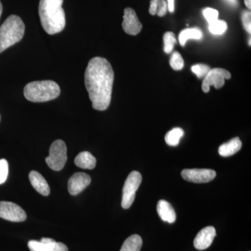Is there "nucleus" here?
<instances>
[{"mask_svg": "<svg viewBox=\"0 0 251 251\" xmlns=\"http://www.w3.org/2000/svg\"><path fill=\"white\" fill-rule=\"evenodd\" d=\"M114 72L111 64L103 57L90 59L85 73V84L92 107L103 111L111 102Z\"/></svg>", "mask_w": 251, "mask_h": 251, "instance_id": "f257e3e1", "label": "nucleus"}, {"mask_svg": "<svg viewBox=\"0 0 251 251\" xmlns=\"http://www.w3.org/2000/svg\"><path fill=\"white\" fill-rule=\"evenodd\" d=\"M64 0H40L39 14L41 25L49 34L60 32L66 25L65 14L62 8Z\"/></svg>", "mask_w": 251, "mask_h": 251, "instance_id": "f03ea898", "label": "nucleus"}, {"mask_svg": "<svg viewBox=\"0 0 251 251\" xmlns=\"http://www.w3.org/2000/svg\"><path fill=\"white\" fill-rule=\"evenodd\" d=\"M60 94L58 84L52 80L34 81L24 88V95L27 100L35 103L49 101L57 98Z\"/></svg>", "mask_w": 251, "mask_h": 251, "instance_id": "7ed1b4c3", "label": "nucleus"}, {"mask_svg": "<svg viewBox=\"0 0 251 251\" xmlns=\"http://www.w3.org/2000/svg\"><path fill=\"white\" fill-rule=\"evenodd\" d=\"M25 24L19 16L11 15L0 27V53L23 39Z\"/></svg>", "mask_w": 251, "mask_h": 251, "instance_id": "20e7f679", "label": "nucleus"}, {"mask_svg": "<svg viewBox=\"0 0 251 251\" xmlns=\"http://www.w3.org/2000/svg\"><path fill=\"white\" fill-rule=\"evenodd\" d=\"M67 161V149L65 143L62 140H57L50 148L49 156L46 162L50 168L54 171L63 169Z\"/></svg>", "mask_w": 251, "mask_h": 251, "instance_id": "39448f33", "label": "nucleus"}, {"mask_svg": "<svg viewBox=\"0 0 251 251\" xmlns=\"http://www.w3.org/2000/svg\"><path fill=\"white\" fill-rule=\"evenodd\" d=\"M142 175L139 172L133 171L126 180L122 191V206L124 209H128L133 204L135 198V193L141 184Z\"/></svg>", "mask_w": 251, "mask_h": 251, "instance_id": "423d86ee", "label": "nucleus"}, {"mask_svg": "<svg viewBox=\"0 0 251 251\" xmlns=\"http://www.w3.org/2000/svg\"><path fill=\"white\" fill-rule=\"evenodd\" d=\"M231 74L228 71L224 69H216L210 70L203 80L202 89L205 93L209 92L211 86H214L216 89H220L224 85L225 80L230 78Z\"/></svg>", "mask_w": 251, "mask_h": 251, "instance_id": "0eeeda50", "label": "nucleus"}, {"mask_svg": "<svg viewBox=\"0 0 251 251\" xmlns=\"http://www.w3.org/2000/svg\"><path fill=\"white\" fill-rule=\"evenodd\" d=\"M0 218L12 222H23L27 219V214L14 202L0 201Z\"/></svg>", "mask_w": 251, "mask_h": 251, "instance_id": "6e6552de", "label": "nucleus"}, {"mask_svg": "<svg viewBox=\"0 0 251 251\" xmlns=\"http://www.w3.org/2000/svg\"><path fill=\"white\" fill-rule=\"evenodd\" d=\"M216 176V172L210 169H185L181 172L183 179L197 184L209 182Z\"/></svg>", "mask_w": 251, "mask_h": 251, "instance_id": "1a4fd4ad", "label": "nucleus"}, {"mask_svg": "<svg viewBox=\"0 0 251 251\" xmlns=\"http://www.w3.org/2000/svg\"><path fill=\"white\" fill-rule=\"evenodd\" d=\"M28 247L31 251H68L65 244L57 242L50 238H42L40 242L31 240L28 242Z\"/></svg>", "mask_w": 251, "mask_h": 251, "instance_id": "9d476101", "label": "nucleus"}, {"mask_svg": "<svg viewBox=\"0 0 251 251\" xmlns=\"http://www.w3.org/2000/svg\"><path fill=\"white\" fill-rule=\"evenodd\" d=\"M123 18L122 27L126 34L133 36L139 34L143 28V25L138 19L134 10L131 8L125 9Z\"/></svg>", "mask_w": 251, "mask_h": 251, "instance_id": "9b49d317", "label": "nucleus"}, {"mask_svg": "<svg viewBox=\"0 0 251 251\" xmlns=\"http://www.w3.org/2000/svg\"><path fill=\"white\" fill-rule=\"evenodd\" d=\"M90 175L84 173H76L72 175L68 182V190L72 196H76L90 184Z\"/></svg>", "mask_w": 251, "mask_h": 251, "instance_id": "f8f14e48", "label": "nucleus"}, {"mask_svg": "<svg viewBox=\"0 0 251 251\" xmlns=\"http://www.w3.org/2000/svg\"><path fill=\"white\" fill-rule=\"evenodd\" d=\"M216 235V229L212 226H208L201 229L194 239V247L200 251L208 249Z\"/></svg>", "mask_w": 251, "mask_h": 251, "instance_id": "ddd939ff", "label": "nucleus"}, {"mask_svg": "<svg viewBox=\"0 0 251 251\" xmlns=\"http://www.w3.org/2000/svg\"><path fill=\"white\" fill-rule=\"evenodd\" d=\"M29 178L31 185L37 192L44 196H49L50 189L47 181L40 173L36 171H31L29 173Z\"/></svg>", "mask_w": 251, "mask_h": 251, "instance_id": "4468645a", "label": "nucleus"}, {"mask_svg": "<svg viewBox=\"0 0 251 251\" xmlns=\"http://www.w3.org/2000/svg\"><path fill=\"white\" fill-rule=\"evenodd\" d=\"M157 211L160 218L165 222L173 224L176 221V216L174 208L166 201H158L157 204Z\"/></svg>", "mask_w": 251, "mask_h": 251, "instance_id": "2eb2a0df", "label": "nucleus"}, {"mask_svg": "<svg viewBox=\"0 0 251 251\" xmlns=\"http://www.w3.org/2000/svg\"><path fill=\"white\" fill-rule=\"evenodd\" d=\"M242 147V143L239 138H234L227 143L219 147V153L221 156L228 157L237 153Z\"/></svg>", "mask_w": 251, "mask_h": 251, "instance_id": "dca6fc26", "label": "nucleus"}, {"mask_svg": "<svg viewBox=\"0 0 251 251\" xmlns=\"http://www.w3.org/2000/svg\"><path fill=\"white\" fill-rule=\"evenodd\" d=\"M75 164L82 169L92 170L95 168L97 159L90 152L82 151L75 158Z\"/></svg>", "mask_w": 251, "mask_h": 251, "instance_id": "f3484780", "label": "nucleus"}, {"mask_svg": "<svg viewBox=\"0 0 251 251\" xmlns=\"http://www.w3.org/2000/svg\"><path fill=\"white\" fill-rule=\"evenodd\" d=\"M203 36L202 31L198 28H191L186 29L180 32L179 40L181 46H184L186 41L189 39H196L200 40Z\"/></svg>", "mask_w": 251, "mask_h": 251, "instance_id": "a211bd4d", "label": "nucleus"}, {"mask_svg": "<svg viewBox=\"0 0 251 251\" xmlns=\"http://www.w3.org/2000/svg\"><path fill=\"white\" fill-rule=\"evenodd\" d=\"M143 246V239L138 234H133L126 239L120 251H140Z\"/></svg>", "mask_w": 251, "mask_h": 251, "instance_id": "6ab92c4d", "label": "nucleus"}, {"mask_svg": "<svg viewBox=\"0 0 251 251\" xmlns=\"http://www.w3.org/2000/svg\"><path fill=\"white\" fill-rule=\"evenodd\" d=\"M168 4L165 0H151L150 1V14L162 17L166 14Z\"/></svg>", "mask_w": 251, "mask_h": 251, "instance_id": "aec40b11", "label": "nucleus"}, {"mask_svg": "<svg viewBox=\"0 0 251 251\" xmlns=\"http://www.w3.org/2000/svg\"><path fill=\"white\" fill-rule=\"evenodd\" d=\"M184 132L181 128H175L170 130L165 136L166 143L170 146H177L180 139L182 138Z\"/></svg>", "mask_w": 251, "mask_h": 251, "instance_id": "412c9836", "label": "nucleus"}, {"mask_svg": "<svg viewBox=\"0 0 251 251\" xmlns=\"http://www.w3.org/2000/svg\"><path fill=\"white\" fill-rule=\"evenodd\" d=\"M227 29V23L224 21L217 19L214 22L209 23V30L211 34L215 35H221Z\"/></svg>", "mask_w": 251, "mask_h": 251, "instance_id": "4be33fe9", "label": "nucleus"}, {"mask_svg": "<svg viewBox=\"0 0 251 251\" xmlns=\"http://www.w3.org/2000/svg\"><path fill=\"white\" fill-rule=\"evenodd\" d=\"M164 41V51L166 53H171L174 49L175 44L176 43L174 33L168 31L163 36Z\"/></svg>", "mask_w": 251, "mask_h": 251, "instance_id": "5701e85b", "label": "nucleus"}, {"mask_svg": "<svg viewBox=\"0 0 251 251\" xmlns=\"http://www.w3.org/2000/svg\"><path fill=\"white\" fill-rule=\"evenodd\" d=\"M170 64L174 70H181L184 65V59L179 52H175L172 55Z\"/></svg>", "mask_w": 251, "mask_h": 251, "instance_id": "b1692460", "label": "nucleus"}, {"mask_svg": "<svg viewBox=\"0 0 251 251\" xmlns=\"http://www.w3.org/2000/svg\"><path fill=\"white\" fill-rule=\"evenodd\" d=\"M191 70L199 78H201L203 77H205L208 73L210 72L211 69L209 66L201 64L193 66Z\"/></svg>", "mask_w": 251, "mask_h": 251, "instance_id": "393cba45", "label": "nucleus"}, {"mask_svg": "<svg viewBox=\"0 0 251 251\" xmlns=\"http://www.w3.org/2000/svg\"><path fill=\"white\" fill-rule=\"evenodd\" d=\"M9 164L6 159L0 160V184H4L7 179Z\"/></svg>", "mask_w": 251, "mask_h": 251, "instance_id": "a878e982", "label": "nucleus"}, {"mask_svg": "<svg viewBox=\"0 0 251 251\" xmlns=\"http://www.w3.org/2000/svg\"><path fill=\"white\" fill-rule=\"evenodd\" d=\"M203 15L209 23L214 22L219 18V11L217 10L206 8L203 11Z\"/></svg>", "mask_w": 251, "mask_h": 251, "instance_id": "bb28decb", "label": "nucleus"}, {"mask_svg": "<svg viewBox=\"0 0 251 251\" xmlns=\"http://www.w3.org/2000/svg\"><path fill=\"white\" fill-rule=\"evenodd\" d=\"M242 22L246 30L251 32V14L250 11H245L242 14Z\"/></svg>", "mask_w": 251, "mask_h": 251, "instance_id": "cd10ccee", "label": "nucleus"}, {"mask_svg": "<svg viewBox=\"0 0 251 251\" xmlns=\"http://www.w3.org/2000/svg\"><path fill=\"white\" fill-rule=\"evenodd\" d=\"M175 0H168V9L170 12L173 13L175 9Z\"/></svg>", "mask_w": 251, "mask_h": 251, "instance_id": "c85d7f7f", "label": "nucleus"}, {"mask_svg": "<svg viewBox=\"0 0 251 251\" xmlns=\"http://www.w3.org/2000/svg\"><path fill=\"white\" fill-rule=\"evenodd\" d=\"M246 6H247L248 9H251V0H244Z\"/></svg>", "mask_w": 251, "mask_h": 251, "instance_id": "c756f323", "label": "nucleus"}, {"mask_svg": "<svg viewBox=\"0 0 251 251\" xmlns=\"http://www.w3.org/2000/svg\"><path fill=\"white\" fill-rule=\"evenodd\" d=\"M227 1H229L231 4L234 5V6L238 4L237 0H227Z\"/></svg>", "mask_w": 251, "mask_h": 251, "instance_id": "7c9ffc66", "label": "nucleus"}, {"mask_svg": "<svg viewBox=\"0 0 251 251\" xmlns=\"http://www.w3.org/2000/svg\"><path fill=\"white\" fill-rule=\"evenodd\" d=\"M2 4H1V1H0V17H1V15L2 14Z\"/></svg>", "mask_w": 251, "mask_h": 251, "instance_id": "2f4dec72", "label": "nucleus"}]
</instances>
